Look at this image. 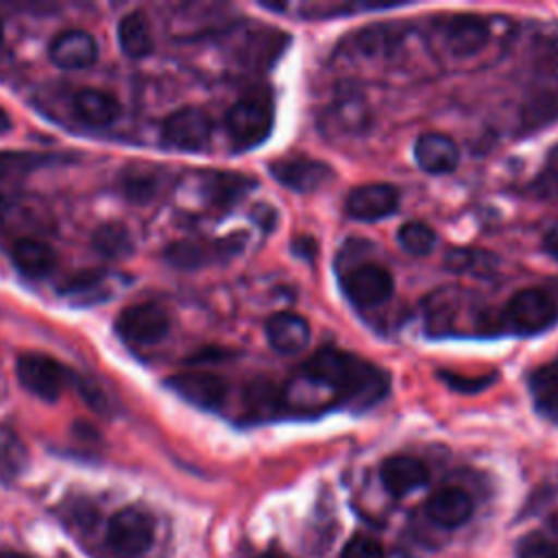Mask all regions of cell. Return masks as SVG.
I'll use <instances>...</instances> for the list:
<instances>
[{"label": "cell", "mask_w": 558, "mask_h": 558, "mask_svg": "<svg viewBox=\"0 0 558 558\" xmlns=\"http://www.w3.org/2000/svg\"><path fill=\"white\" fill-rule=\"evenodd\" d=\"M530 392L536 410L551 421H558V362L536 368L530 377Z\"/></svg>", "instance_id": "cell-23"}, {"label": "cell", "mask_w": 558, "mask_h": 558, "mask_svg": "<svg viewBox=\"0 0 558 558\" xmlns=\"http://www.w3.org/2000/svg\"><path fill=\"white\" fill-rule=\"evenodd\" d=\"M414 159L421 170L429 174H447L458 168L460 150L458 144L445 133H423L414 142Z\"/></svg>", "instance_id": "cell-14"}, {"label": "cell", "mask_w": 558, "mask_h": 558, "mask_svg": "<svg viewBox=\"0 0 558 558\" xmlns=\"http://www.w3.org/2000/svg\"><path fill=\"white\" fill-rule=\"evenodd\" d=\"M118 44L122 52L131 59H142L150 54L155 39L148 17L142 11L126 13L118 24Z\"/></svg>", "instance_id": "cell-21"}, {"label": "cell", "mask_w": 558, "mask_h": 558, "mask_svg": "<svg viewBox=\"0 0 558 558\" xmlns=\"http://www.w3.org/2000/svg\"><path fill=\"white\" fill-rule=\"evenodd\" d=\"M0 558H26V556H22V554H13V551H4V554H0Z\"/></svg>", "instance_id": "cell-36"}, {"label": "cell", "mask_w": 558, "mask_h": 558, "mask_svg": "<svg viewBox=\"0 0 558 558\" xmlns=\"http://www.w3.org/2000/svg\"><path fill=\"white\" fill-rule=\"evenodd\" d=\"M543 246H545V251H547L554 259H558V225H554V227L545 233Z\"/></svg>", "instance_id": "cell-34"}, {"label": "cell", "mask_w": 558, "mask_h": 558, "mask_svg": "<svg viewBox=\"0 0 558 558\" xmlns=\"http://www.w3.org/2000/svg\"><path fill=\"white\" fill-rule=\"evenodd\" d=\"M403 41V31L397 24H371L353 33L347 41L349 50L362 57L392 54Z\"/></svg>", "instance_id": "cell-19"}, {"label": "cell", "mask_w": 558, "mask_h": 558, "mask_svg": "<svg viewBox=\"0 0 558 558\" xmlns=\"http://www.w3.org/2000/svg\"><path fill=\"white\" fill-rule=\"evenodd\" d=\"M523 131H536L558 120V78L538 87L523 105Z\"/></svg>", "instance_id": "cell-22"}, {"label": "cell", "mask_w": 558, "mask_h": 558, "mask_svg": "<svg viewBox=\"0 0 558 558\" xmlns=\"http://www.w3.org/2000/svg\"><path fill=\"white\" fill-rule=\"evenodd\" d=\"M340 558H386L384 547L371 538V536H353L344 549Z\"/></svg>", "instance_id": "cell-32"}, {"label": "cell", "mask_w": 558, "mask_h": 558, "mask_svg": "<svg viewBox=\"0 0 558 558\" xmlns=\"http://www.w3.org/2000/svg\"><path fill=\"white\" fill-rule=\"evenodd\" d=\"M98 44L92 33L70 28L59 33L50 44V59L63 70H81L96 61Z\"/></svg>", "instance_id": "cell-13"}, {"label": "cell", "mask_w": 558, "mask_h": 558, "mask_svg": "<svg viewBox=\"0 0 558 558\" xmlns=\"http://www.w3.org/2000/svg\"><path fill=\"white\" fill-rule=\"evenodd\" d=\"M225 251H229V246H222ZM211 251V246L203 244V242H194V240H181V242H174L168 246L166 251V259L177 266V268H183V270H194V268H201L205 264H209L216 255H220V251Z\"/></svg>", "instance_id": "cell-24"}, {"label": "cell", "mask_w": 558, "mask_h": 558, "mask_svg": "<svg viewBox=\"0 0 558 558\" xmlns=\"http://www.w3.org/2000/svg\"><path fill=\"white\" fill-rule=\"evenodd\" d=\"M11 257L15 268L33 279L50 275L57 266L54 248L37 238H20L11 248Z\"/></svg>", "instance_id": "cell-20"}, {"label": "cell", "mask_w": 558, "mask_h": 558, "mask_svg": "<svg viewBox=\"0 0 558 558\" xmlns=\"http://www.w3.org/2000/svg\"><path fill=\"white\" fill-rule=\"evenodd\" d=\"M379 480L392 497H403L429 480L427 466L414 456H390L379 466Z\"/></svg>", "instance_id": "cell-15"}, {"label": "cell", "mask_w": 558, "mask_h": 558, "mask_svg": "<svg viewBox=\"0 0 558 558\" xmlns=\"http://www.w3.org/2000/svg\"><path fill=\"white\" fill-rule=\"evenodd\" d=\"M72 111L81 122L89 126H107L118 120L122 105L111 92L85 87L74 94Z\"/></svg>", "instance_id": "cell-18"}, {"label": "cell", "mask_w": 558, "mask_h": 558, "mask_svg": "<svg viewBox=\"0 0 558 558\" xmlns=\"http://www.w3.org/2000/svg\"><path fill=\"white\" fill-rule=\"evenodd\" d=\"M92 244L98 253H102L107 257H122V255L131 253V248H133L131 233L120 222H107V225L98 227L92 235Z\"/></svg>", "instance_id": "cell-26"}, {"label": "cell", "mask_w": 558, "mask_h": 558, "mask_svg": "<svg viewBox=\"0 0 558 558\" xmlns=\"http://www.w3.org/2000/svg\"><path fill=\"white\" fill-rule=\"evenodd\" d=\"M214 120L201 107H183L163 120L161 137L168 146L185 153L205 150L211 142Z\"/></svg>", "instance_id": "cell-7"}, {"label": "cell", "mask_w": 558, "mask_h": 558, "mask_svg": "<svg viewBox=\"0 0 558 558\" xmlns=\"http://www.w3.org/2000/svg\"><path fill=\"white\" fill-rule=\"evenodd\" d=\"M266 340L279 355H294L310 344V325L303 316L279 312L266 323Z\"/></svg>", "instance_id": "cell-16"}, {"label": "cell", "mask_w": 558, "mask_h": 558, "mask_svg": "<svg viewBox=\"0 0 558 558\" xmlns=\"http://www.w3.org/2000/svg\"><path fill=\"white\" fill-rule=\"evenodd\" d=\"M558 318V303L545 288H523L501 310V329L532 336L551 327Z\"/></svg>", "instance_id": "cell-3"}, {"label": "cell", "mask_w": 558, "mask_h": 558, "mask_svg": "<svg viewBox=\"0 0 558 558\" xmlns=\"http://www.w3.org/2000/svg\"><path fill=\"white\" fill-rule=\"evenodd\" d=\"M9 126H11V122H9V116H7V111L0 107V133H4Z\"/></svg>", "instance_id": "cell-35"}, {"label": "cell", "mask_w": 558, "mask_h": 558, "mask_svg": "<svg viewBox=\"0 0 558 558\" xmlns=\"http://www.w3.org/2000/svg\"><path fill=\"white\" fill-rule=\"evenodd\" d=\"M179 397L203 408V410H220L227 401L229 386L227 381L209 371H187L170 377L166 381Z\"/></svg>", "instance_id": "cell-10"}, {"label": "cell", "mask_w": 558, "mask_h": 558, "mask_svg": "<svg viewBox=\"0 0 558 558\" xmlns=\"http://www.w3.org/2000/svg\"><path fill=\"white\" fill-rule=\"evenodd\" d=\"M262 558H281V556H262Z\"/></svg>", "instance_id": "cell-38"}, {"label": "cell", "mask_w": 558, "mask_h": 558, "mask_svg": "<svg viewBox=\"0 0 558 558\" xmlns=\"http://www.w3.org/2000/svg\"><path fill=\"white\" fill-rule=\"evenodd\" d=\"M124 194L135 203H146L159 192V177L146 166H133L124 170Z\"/></svg>", "instance_id": "cell-28"}, {"label": "cell", "mask_w": 558, "mask_h": 558, "mask_svg": "<svg viewBox=\"0 0 558 558\" xmlns=\"http://www.w3.org/2000/svg\"><path fill=\"white\" fill-rule=\"evenodd\" d=\"M397 242L405 253H410L414 257H423V255H429L434 251L436 231L423 220H410V222H403L399 227Z\"/></svg>", "instance_id": "cell-25"}, {"label": "cell", "mask_w": 558, "mask_h": 558, "mask_svg": "<svg viewBox=\"0 0 558 558\" xmlns=\"http://www.w3.org/2000/svg\"><path fill=\"white\" fill-rule=\"evenodd\" d=\"M26 462V451L20 442V438H15L13 434H4L0 438V473L4 477L17 475L22 471Z\"/></svg>", "instance_id": "cell-30"}, {"label": "cell", "mask_w": 558, "mask_h": 558, "mask_svg": "<svg viewBox=\"0 0 558 558\" xmlns=\"http://www.w3.org/2000/svg\"><path fill=\"white\" fill-rule=\"evenodd\" d=\"M436 41L451 57H473L490 41V24L471 13L449 15L436 22Z\"/></svg>", "instance_id": "cell-6"}, {"label": "cell", "mask_w": 558, "mask_h": 558, "mask_svg": "<svg viewBox=\"0 0 558 558\" xmlns=\"http://www.w3.org/2000/svg\"><path fill=\"white\" fill-rule=\"evenodd\" d=\"M270 174L292 192L305 194L323 187L327 181H331L333 172L327 163L312 159V157H283L272 161Z\"/></svg>", "instance_id": "cell-12"}, {"label": "cell", "mask_w": 558, "mask_h": 558, "mask_svg": "<svg viewBox=\"0 0 558 558\" xmlns=\"http://www.w3.org/2000/svg\"><path fill=\"white\" fill-rule=\"evenodd\" d=\"M301 377L327 388L340 405L357 410L377 403L388 392V377L381 368L340 349L316 351L301 364Z\"/></svg>", "instance_id": "cell-1"}, {"label": "cell", "mask_w": 558, "mask_h": 558, "mask_svg": "<svg viewBox=\"0 0 558 558\" xmlns=\"http://www.w3.org/2000/svg\"><path fill=\"white\" fill-rule=\"evenodd\" d=\"M344 296L357 307H375L392 296L395 279L388 268L379 264H362L347 270L340 279Z\"/></svg>", "instance_id": "cell-8"}, {"label": "cell", "mask_w": 558, "mask_h": 558, "mask_svg": "<svg viewBox=\"0 0 558 558\" xmlns=\"http://www.w3.org/2000/svg\"><path fill=\"white\" fill-rule=\"evenodd\" d=\"M275 105L266 89H255L238 98L227 111L225 126L233 148L251 150L259 146L272 131Z\"/></svg>", "instance_id": "cell-2"}, {"label": "cell", "mask_w": 558, "mask_h": 558, "mask_svg": "<svg viewBox=\"0 0 558 558\" xmlns=\"http://www.w3.org/2000/svg\"><path fill=\"white\" fill-rule=\"evenodd\" d=\"M155 538V521L153 517L137 508L129 506L118 510L107 523V543L109 547L126 558L142 556Z\"/></svg>", "instance_id": "cell-5"}, {"label": "cell", "mask_w": 558, "mask_h": 558, "mask_svg": "<svg viewBox=\"0 0 558 558\" xmlns=\"http://www.w3.org/2000/svg\"><path fill=\"white\" fill-rule=\"evenodd\" d=\"M0 41H2V20H0Z\"/></svg>", "instance_id": "cell-37"}, {"label": "cell", "mask_w": 558, "mask_h": 558, "mask_svg": "<svg viewBox=\"0 0 558 558\" xmlns=\"http://www.w3.org/2000/svg\"><path fill=\"white\" fill-rule=\"evenodd\" d=\"M445 266L453 272H473V275H490L497 266V259L484 251L473 248H451L445 257Z\"/></svg>", "instance_id": "cell-27"}, {"label": "cell", "mask_w": 558, "mask_h": 558, "mask_svg": "<svg viewBox=\"0 0 558 558\" xmlns=\"http://www.w3.org/2000/svg\"><path fill=\"white\" fill-rule=\"evenodd\" d=\"M427 517L440 525V527H458L466 523L473 514V499L469 497L466 490L458 486H445L438 488L429 499H427Z\"/></svg>", "instance_id": "cell-17"}, {"label": "cell", "mask_w": 558, "mask_h": 558, "mask_svg": "<svg viewBox=\"0 0 558 558\" xmlns=\"http://www.w3.org/2000/svg\"><path fill=\"white\" fill-rule=\"evenodd\" d=\"M517 558H558V549L541 534H530L519 541Z\"/></svg>", "instance_id": "cell-31"}, {"label": "cell", "mask_w": 558, "mask_h": 558, "mask_svg": "<svg viewBox=\"0 0 558 558\" xmlns=\"http://www.w3.org/2000/svg\"><path fill=\"white\" fill-rule=\"evenodd\" d=\"M440 377L445 379V384H447L449 388H456V390H460V392H473V390L486 388V386L495 379V375H488V377H473V379H469V377L453 375V373H440Z\"/></svg>", "instance_id": "cell-33"}, {"label": "cell", "mask_w": 558, "mask_h": 558, "mask_svg": "<svg viewBox=\"0 0 558 558\" xmlns=\"http://www.w3.org/2000/svg\"><path fill=\"white\" fill-rule=\"evenodd\" d=\"M116 331L131 347H153L168 336L170 316L153 301L133 303L118 314Z\"/></svg>", "instance_id": "cell-4"}, {"label": "cell", "mask_w": 558, "mask_h": 558, "mask_svg": "<svg viewBox=\"0 0 558 558\" xmlns=\"http://www.w3.org/2000/svg\"><path fill=\"white\" fill-rule=\"evenodd\" d=\"M248 185H251V181L240 177V174L218 172L209 179L207 192H209V196L216 205H231L233 201H238L246 192Z\"/></svg>", "instance_id": "cell-29"}, {"label": "cell", "mask_w": 558, "mask_h": 558, "mask_svg": "<svg viewBox=\"0 0 558 558\" xmlns=\"http://www.w3.org/2000/svg\"><path fill=\"white\" fill-rule=\"evenodd\" d=\"M399 190L390 183H364L347 194L344 211L355 220H381L397 211Z\"/></svg>", "instance_id": "cell-11"}, {"label": "cell", "mask_w": 558, "mask_h": 558, "mask_svg": "<svg viewBox=\"0 0 558 558\" xmlns=\"http://www.w3.org/2000/svg\"><path fill=\"white\" fill-rule=\"evenodd\" d=\"M15 373L26 390L46 401H54L68 379L63 366L44 353H22L15 362Z\"/></svg>", "instance_id": "cell-9"}]
</instances>
